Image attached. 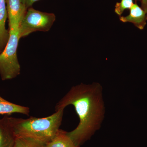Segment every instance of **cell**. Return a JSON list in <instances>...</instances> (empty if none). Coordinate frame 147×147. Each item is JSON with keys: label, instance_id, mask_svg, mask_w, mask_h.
Returning <instances> with one entry per match:
<instances>
[{"label": "cell", "instance_id": "6da1fadb", "mask_svg": "<svg viewBox=\"0 0 147 147\" xmlns=\"http://www.w3.org/2000/svg\"><path fill=\"white\" fill-rule=\"evenodd\" d=\"M102 96V87L98 83L81 84L72 87L57 103L55 111L70 105L75 108L80 122L67 134L76 146L88 140L100 127L104 113Z\"/></svg>", "mask_w": 147, "mask_h": 147}, {"label": "cell", "instance_id": "7a4b0ae2", "mask_svg": "<svg viewBox=\"0 0 147 147\" xmlns=\"http://www.w3.org/2000/svg\"><path fill=\"white\" fill-rule=\"evenodd\" d=\"M64 109L44 118L30 117L24 119L8 116L15 137H30L46 144L53 139L61 124Z\"/></svg>", "mask_w": 147, "mask_h": 147}, {"label": "cell", "instance_id": "3957f363", "mask_svg": "<svg viewBox=\"0 0 147 147\" xmlns=\"http://www.w3.org/2000/svg\"><path fill=\"white\" fill-rule=\"evenodd\" d=\"M9 37L5 48L0 53V76L3 81L16 78L20 74L21 67L17 50L20 40L18 29L9 30Z\"/></svg>", "mask_w": 147, "mask_h": 147}, {"label": "cell", "instance_id": "277c9868", "mask_svg": "<svg viewBox=\"0 0 147 147\" xmlns=\"http://www.w3.org/2000/svg\"><path fill=\"white\" fill-rule=\"evenodd\" d=\"M56 21L54 13H47L29 7L19 26L20 38L36 31L48 32Z\"/></svg>", "mask_w": 147, "mask_h": 147}, {"label": "cell", "instance_id": "5b68a950", "mask_svg": "<svg viewBox=\"0 0 147 147\" xmlns=\"http://www.w3.org/2000/svg\"><path fill=\"white\" fill-rule=\"evenodd\" d=\"M9 30L19 28L28 9L21 0H6Z\"/></svg>", "mask_w": 147, "mask_h": 147}, {"label": "cell", "instance_id": "8992f818", "mask_svg": "<svg viewBox=\"0 0 147 147\" xmlns=\"http://www.w3.org/2000/svg\"><path fill=\"white\" fill-rule=\"evenodd\" d=\"M119 20L123 23H131L139 30H142L146 25L147 13L137 3H134L129 9V14L119 16Z\"/></svg>", "mask_w": 147, "mask_h": 147}, {"label": "cell", "instance_id": "52a82bcc", "mask_svg": "<svg viewBox=\"0 0 147 147\" xmlns=\"http://www.w3.org/2000/svg\"><path fill=\"white\" fill-rule=\"evenodd\" d=\"M8 116L0 119V147H13L16 139Z\"/></svg>", "mask_w": 147, "mask_h": 147}, {"label": "cell", "instance_id": "ba28073f", "mask_svg": "<svg viewBox=\"0 0 147 147\" xmlns=\"http://www.w3.org/2000/svg\"><path fill=\"white\" fill-rule=\"evenodd\" d=\"M7 17L6 0H0V52L5 48L9 37V31L5 28Z\"/></svg>", "mask_w": 147, "mask_h": 147}, {"label": "cell", "instance_id": "9c48e42d", "mask_svg": "<svg viewBox=\"0 0 147 147\" xmlns=\"http://www.w3.org/2000/svg\"><path fill=\"white\" fill-rule=\"evenodd\" d=\"M29 107L18 105L7 100L0 95V115H9L13 113H20L29 116Z\"/></svg>", "mask_w": 147, "mask_h": 147}, {"label": "cell", "instance_id": "30bf717a", "mask_svg": "<svg viewBox=\"0 0 147 147\" xmlns=\"http://www.w3.org/2000/svg\"><path fill=\"white\" fill-rule=\"evenodd\" d=\"M44 147H79L76 146L67 134V132L59 129L55 137Z\"/></svg>", "mask_w": 147, "mask_h": 147}, {"label": "cell", "instance_id": "8fae6325", "mask_svg": "<svg viewBox=\"0 0 147 147\" xmlns=\"http://www.w3.org/2000/svg\"><path fill=\"white\" fill-rule=\"evenodd\" d=\"M45 144L33 138L16 137L13 147H44Z\"/></svg>", "mask_w": 147, "mask_h": 147}, {"label": "cell", "instance_id": "7c38bea8", "mask_svg": "<svg viewBox=\"0 0 147 147\" xmlns=\"http://www.w3.org/2000/svg\"><path fill=\"white\" fill-rule=\"evenodd\" d=\"M134 4L133 0H121L120 2L116 3L115 11L118 16H121L124 11L129 9Z\"/></svg>", "mask_w": 147, "mask_h": 147}, {"label": "cell", "instance_id": "4fadbf2b", "mask_svg": "<svg viewBox=\"0 0 147 147\" xmlns=\"http://www.w3.org/2000/svg\"><path fill=\"white\" fill-rule=\"evenodd\" d=\"M38 1L39 0H21V2L24 4L27 9L31 7L35 2Z\"/></svg>", "mask_w": 147, "mask_h": 147}, {"label": "cell", "instance_id": "5bb4252c", "mask_svg": "<svg viewBox=\"0 0 147 147\" xmlns=\"http://www.w3.org/2000/svg\"><path fill=\"white\" fill-rule=\"evenodd\" d=\"M141 7L147 14V0H141Z\"/></svg>", "mask_w": 147, "mask_h": 147}, {"label": "cell", "instance_id": "9a60e30c", "mask_svg": "<svg viewBox=\"0 0 147 147\" xmlns=\"http://www.w3.org/2000/svg\"><path fill=\"white\" fill-rule=\"evenodd\" d=\"M136 1H141V0H135Z\"/></svg>", "mask_w": 147, "mask_h": 147}, {"label": "cell", "instance_id": "2e32d148", "mask_svg": "<svg viewBox=\"0 0 147 147\" xmlns=\"http://www.w3.org/2000/svg\"><path fill=\"white\" fill-rule=\"evenodd\" d=\"M1 53V52H0V53Z\"/></svg>", "mask_w": 147, "mask_h": 147}]
</instances>
